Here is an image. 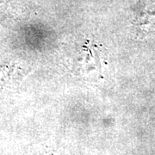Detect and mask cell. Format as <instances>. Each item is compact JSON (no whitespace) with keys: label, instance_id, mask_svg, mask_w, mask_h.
Segmentation results:
<instances>
[{"label":"cell","instance_id":"1","mask_svg":"<svg viewBox=\"0 0 155 155\" xmlns=\"http://www.w3.org/2000/svg\"><path fill=\"white\" fill-rule=\"evenodd\" d=\"M134 15V23L140 32L155 31V0H141Z\"/></svg>","mask_w":155,"mask_h":155}]
</instances>
